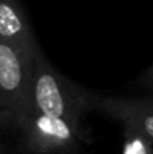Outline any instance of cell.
Wrapping results in <instances>:
<instances>
[{
  "label": "cell",
  "mask_w": 153,
  "mask_h": 154,
  "mask_svg": "<svg viewBox=\"0 0 153 154\" xmlns=\"http://www.w3.org/2000/svg\"><path fill=\"white\" fill-rule=\"evenodd\" d=\"M92 94L63 76L41 51L35 54L32 75V112L57 115L84 124L86 114L95 109Z\"/></svg>",
  "instance_id": "cell-1"
},
{
  "label": "cell",
  "mask_w": 153,
  "mask_h": 154,
  "mask_svg": "<svg viewBox=\"0 0 153 154\" xmlns=\"http://www.w3.org/2000/svg\"><path fill=\"white\" fill-rule=\"evenodd\" d=\"M35 54L0 41V112L15 127L32 112Z\"/></svg>",
  "instance_id": "cell-2"
},
{
  "label": "cell",
  "mask_w": 153,
  "mask_h": 154,
  "mask_svg": "<svg viewBox=\"0 0 153 154\" xmlns=\"http://www.w3.org/2000/svg\"><path fill=\"white\" fill-rule=\"evenodd\" d=\"M17 129L32 154H74L84 141V124L35 111Z\"/></svg>",
  "instance_id": "cell-3"
},
{
  "label": "cell",
  "mask_w": 153,
  "mask_h": 154,
  "mask_svg": "<svg viewBox=\"0 0 153 154\" xmlns=\"http://www.w3.org/2000/svg\"><path fill=\"white\" fill-rule=\"evenodd\" d=\"M95 109L153 141V99L96 96Z\"/></svg>",
  "instance_id": "cell-4"
},
{
  "label": "cell",
  "mask_w": 153,
  "mask_h": 154,
  "mask_svg": "<svg viewBox=\"0 0 153 154\" xmlns=\"http://www.w3.org/2000/svg\"><path fill=\"white\" fill-rule=\"evenodd\" d=\"M0 41L30 54H36L39 50L27 15L18 0H0Z\"/></svg>",
  "instance_id": "cell-5"
},
{
  "label": "cell",
  "mask_w": 153,
  "mask_h": 154,
  "mask_svg": "<svg viewBox=\"0 0 153 154\" xmlns=\"http://www.w3.org/2000/svg\"><path fill=\"white\" fill-rule=\"evenodd\" d=\"M120 154H153V141L135 130L125 129V139Z\"/></svg>",
  "instance_id": "cell-6"
},
{
  "label": "cell",
  "mask_w": 153,
  "mask_h": 154,
  "mask_svg": "<svg viewBox=\"0 0 153 154\" xmlns=\"http://www.w3.org/2000/svg\"><path fill=\"white\" fill-rule=\"evenodd\" d=\"M138 84L149 90H153V64L141 75V78L138 79Z\"/></svg>",
  "instance_id": "cell-7"
},
{
  "label": "cell",
  "mask_w": 153,
  "mask_h": 154,
  "mask_svg": "<svg viewBox=\"0 0 153 154\" xmlns=\"http://www.w3.org/2000/svg\"><path fill=\"white\" fill-rule=\"evenodd\" d=\"M0 124H8V120H6V117L0 112Z\"/></svg>",
  "instance_id": "cell-8"
},
{
  "label": "cell",
  "mask_w": 153,
  "mask_h": 154,
  "mask_svg": "<svg viewBox=\"0 0 153 154\" xmlns=\"http://www.w3.org/2000/svg\"><path fill=\"white\" fill-rule=\"evenodd\" d=\"M0 154H2V151H0Z\"/></svg>",
  "instance_id": "cell-9"
},
{
  "label": "cell",
  "mask_w": 153,
  "mask_h": 154,
  "mask_svg": "<svg viewBox=\"0 0 153 154\" xmlns=\"http://www.w3.org/2000/svg\"><path fill=\"white\" fill-rule=\"evenodd\" d=\"M74 154H77V153H74Z\"/></svg>",
  "instance_id": "cell-10"
}]
</instances>
